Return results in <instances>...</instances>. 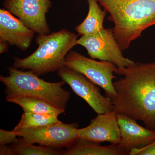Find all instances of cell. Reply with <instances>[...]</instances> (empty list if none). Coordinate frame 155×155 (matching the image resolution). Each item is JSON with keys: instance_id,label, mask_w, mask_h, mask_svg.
Returning a JSON list of instances; mask_svg holds the SVG:
<instances>
[{"instance_id": "1", "label": "cell", "mask_w": 155, "mask_h": 155, "mask_svg": "<svg viewBox=\"0 0 155 155\" xmlns=\"http://www.w3.org/2000/svg\"><path fill=\"white\" fill-rule=\"evenodd\" d=\"M115 74L123 77L113 83L116 91L111 100L114 112L141 121L155 130V61L134 63L118 68Z\"/></svg>"}, {"instance_id": "2", "label": "cell", "mask_w": 155, "mask_h": 155, "mask_svg": "<svg viewBox=\"0 0 155 155\" xmlns=\"http://www.w3.org/2000/svg\"><path fill=\"white\" fill-rule=\"evenodd\" d=\"M110 14L114 36L122 51L155 25V0H97Z\"/></svg>"}, {"instance_id": "3", "label": "cell", "mask_w": 155, "mask_h": 155, "mask_svg": "<svg viewBox=\"0 0 155 155\" xmlns=\"http://www.w3.org/2000/svg\"><path fill=\"white\" fill-rule=\"evenodd\" d=\"M78 36L65 28L57 32L38 35L35 39L38 48L26 58H14L13 67L30 70L41 76L58 71L65 66L66 56L77 45Z\"/></svg>"}, {"instance_id": "4", "label": "cell", "mask_w": 155, "mask_h": 155, "mask_svg": "<svg viewBox=\"0 0 155 155\" xmlns=\"http://www.w3.org/2000/svg\"><path fill=\"white\" fill-rule=\"evenodd\" d=\"M9 76H0L5 86L6 96L30 97L41 100L64 113L70 92L63 88L64 81L50 82L41 79L30 70L24 71L12 67L8 68Z\"/></svg>"}, {"instance_id": "5", "label": "cell", "mask_w": 155, "mask_h": 155, "mask_svg": "<svg viewBox=\"0 0 155 155\" xmlns=\"http://www.w3.org/2000/svg\"><path fill=\"white\" fill-rule=\"evenodd\" d=\"M65 66L83 74L97 86L102 88L106 96L111 100L116 96L113 80L118 68L110 62L97 61L87 58L75 51L70 50L66 56Z\"/></svg>"}, {"instance_id": "6", "label": "cell", "mask_w": 155, "mask_h": 155, "mask_svg": "<svg viewBox=\"0 0 155 155\" xmlns=\"http://www.w3.org/2000/svg\"><path fill=\"white\" fill-rule=\"evenodd\" d=\"M77 122L65 124L61 122L36 127L14 131L23 141L43 146L67 148L78 138Z\"/></svg>"}, {"instance_id": "7", "label": "cell", "mask_w": 155, "mask_h": 155, "mask_svg": "<svg viewBox=\"0 0 155 155\" xmlns=\"http://www.w3.org/2000/svg\"><path fill=\"white\" fill-rule=\"evenodd\" d=\"M77 45L85 48L92 59L110 62L119 69L134 63L123 56L113 28H104L97 33L81 36L78 39Z\"/></svg>"}, {"instance_id": "8", "label": "cell", "mask_w": 155, "mask_h": 155, "mask_svg": "<svg viewBox=\"0 0 155 155\" xmlns=\"http://www.w3.org/2000/svg\"><path fill=\"white\" fill-rule=\"evenodd\" d=\"M58 75L70 87L73 92L84 100L97 114L114 111L110 99L101 94L100 89L83 74L64 66Z\"/></svg>"}, {"instance_id": "9", "label": "cell", "mask_w": 155, "mask_h": 155, "mask_svg": "<svg viewBox=\"0 0 155 155\" xmlns=\"http://www.w3.org/2000/svg\"><path fill=\"white\" fill-rule=\"evenodd\" d=\"M3 5L38 35L51 32L46 19L52 6L51 0H4Z\"/></svg>"}, {"instance_id": "10", "label": "cell", "mask_w": 155, "mask_h": 155, "mask_svg": "<svg viewBox=\"0 0 155 155\" xmlns=\"http://www.w3.org/2000/svg\"><path fill=\"white\" fill-rule=\"evenodd\" d=\"M97 115L88 126L78 128V138L98 143L107 141L111 144H119L121 135L117 114L113 111Z\"/></svg>"}, {"instance_id": "11", "label": "cell", "mask_w": 155, "mask_h": 155, "mask_svg": "<svg viewBox=\"0 0 155 155\" xmlns=\"http://www.w3.org/2000/svg\"><path fill=\"white\" fill-rule=\"evenodd\" d=\"M35 33L8 11L0 9V40L25 51L30 46Z\"/></svg>"}, {"instance_id": "12", "label": "cell", "mask_w": 155, "mask_h": 155, "mask_svg": "<svg viewBox=\"0 0 155 155\" xmlns=\"http://www.w3.org/2000/svg\"><path fill=\"white\" fill-rule=\"evenodd\" d=\"M121 138L119 146L129 151L140 149L155 142V130L142 127L137 120L123 114H117Z\"/></svg>"}, {"instance_id": "13", "label": "cell", "mask_w": 155, "mask_h": 155, "mask_svg": "<svg viewBox=\"0 0 155 155\" xmlns=\"http://www.w3.org/2000/svg\"><path fill=\"white\" fill-rule=\"evenodd\" d=\"M64 155H127L129 151L119 145L102 146L100 143L78 138L64 151Z\"/></svg>"}, {"instance_id": "14", "label": "cell", "mask_w": 155, "mask_h": 155, "mask_svg": "<svg viewBox=\"0 0 155 155\" xmlns=\"http://www.w3.org/2000/svg\"><path fill=\"white\" fill-rule=\"evenodd\" d=\"M88 5L87 16L75 29L81 36L97 33L104 29V21L107 11L101 8L97 0H86Z\"/></svg>"}, {"instance_id": "15", "label": "cell", "mask_w": 155, "mask_h": 155, "mask_svg": "<svg viewBox=\"0 0 155 155\" xmlns=\"http://www.w3.org/2000/svg\"><path fill=\"white\" fill-rule=\"evenodd\" d=\"M6 100L8 102L20 106L25 113L58 116L64 113L45 102L30 97L8 95Z\"/></svg>"}, {"instance_id": "16", "label": "cell", "mask_w": 155, "mask_h": 155, "mask_svg": "<svg viewBox=\"0 0 155 155\" xmlns=\"http://www.w3.org/2000/svg\"><path fill=\"white\" fill-rule=\"evenodd\" d=\"M58 116L24 112L14 131L46 126L60 121Z\"/></svg>"}, {"instance_id": "17", "label": "cell", "mask_w": 155, "mask_h": 155, "mask_svg": "<svg viewBox=\"0 0 155 155\" xmlns=\"http://www.w3.org/2000/svg\"><path fill=\"white\" fill-rule=\"evenodd\" d=\"M15 155H59L63 154L64 151L57 148L34 145L23 141L22 139H18L11 145Z\"/></svg>"}, {"instance_id": "18", "label": "cell", "mask_w": 155, "mask_h": 155, "mask_svg": "<svg viewBox=\"0 0 155 155\" xmlns=\"http://www.w3.org/2000/svg\"><path fill=\"white\" fill-rule=\"evenodd\" d=\"M18 135L14 130L0 129V145L13 144L18 140Z\"/></svg>"}, {"instance_id": "19", "label": "cell", "mask_w": 155, "mask_h": 155, "mask_svg": "<svg viewBox=\"0 0 155 155\" xmlns=\"http://www.w3.org/2000/svg\"><path fill=\"white\" fill-rule=\"evenodd\" d=\"M129 155H155V142L141 148L131 150Z\"/></svg>"}, {"instance_id": "20", "label": "cell", "mask_w": 155, "mask_h": 155, "mask_svg": "<svg viewBox=\"0 0 155 155\" xmlns=\"http://www.w3.org/2000/svg\"><path fill=\"white\" fill-rule=\"evenodd\" d=\"M0 155H15L12 147L8 145H1L0 147Z\"/></svg>"}, {"instance_id": "21", "label": "cell", "mask_w": 155, "mask_h": 155, "mask_svg": "<svg viewBox=\"0 0 155 155\" xmlns=\"http://www.w3.org/2000/svg\"><path fill=\"white\" fill-rule=\"evenodd\" d=\"M9 44L7 41L0 40V54H3L8 51Z\"/></svg>"}]
</instances>
